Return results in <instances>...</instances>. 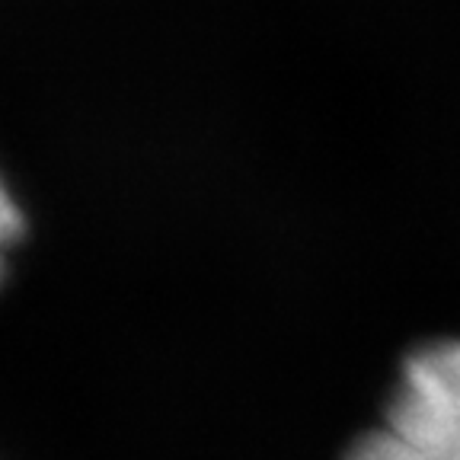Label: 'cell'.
<instances>
[{"mask_svg":"<svg viewBox=\"0 0 460 460\" xmlns=\"http://www.w3.org/2000/svg\"><path fill=\"white\" fill-rule=\"evenodd\" d=\"M345 460H460V342L410 355L384 425Z\"/></svg>","mask_w":460,"mask_h":460,"instance_id":"6da1fadb","label":"cell"},{"mask_svg":"<svg viewBox=\"0 0 460 460\" xmlns=\"http://www.w3.org/2000/svg\"><path fill=\"white\" fill-rule=\"evenodd\" d=\"M22 230V217L16 211V201L10 199V192L0 182V275H4V256H7L10 243L20 237Z\"/></svg>","mask_w":460,"mask_h":460,"instance_id":"7a4b0ae2","label":"cell"}]
</instances>
